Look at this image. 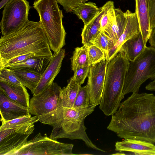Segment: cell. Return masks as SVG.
Returning <instances> with one entry per match:
<instances>
[{
    "label": "cell",
    "instance_id": "1",
    "mask_svg": "<svg viewBox=\"0 0 155 155\" xmlns=\"http://www.w3.org/2000/svg\"><path fill=\"white\" fill-rule=\"evenodd\" d=\"M107 129L120 138L155 143V95L133 93L112 114Z\"/></svg>",
    "mask_w": 155,
    "mask_h": 155
},
{
    "label": "cell",
    "instance_id": "2",
    "mask_svg": "<svg viewBox=\"0 0 155 155\" xmlns=\"http://www.w3.org/2000/svg\"><path fill=\"white\" fill-rule=\"evenodd\" d=\"M33 53L51 60L53 55L40 22L28 21L22 27L0 39V69L17 56Z\"/></svg>",
    "mask_w": 155,
    "mask_h": 155
},
{
    "label": "cell",
    "instance_id": "3",
    "mask_svg": "<svg viewBox=\"0 0 155 155\" xmlns=\"http://www.w3.org/2000/svg\"><path fill=\"white\" fill-rule=\"evenodd\" d=\"M130 61L119 52L107 64L102 97L99 107L106 115H112L124 98L123 94L126 75Z\"/></svg>",
    "mask_w": 155,
    "mask_h": 155
},
{
    "label": "cell",
    "instance_id": "4",
    "mask_svg": "<svg viewBox=\"0 0 155 155\" xmlns=\"http://www.w3.org/2000/svg\"><path fill=\"white\" fill-rule=\"evenodd\" d=\"M97 106L90 104L82 108L63 107L61 117L53 127L49 137L56 140L61 138L81 140L88 147L105 152L97 147L89 139L84 124L85 118L93 112Z\"/></svg>",
    "mask_w": 155,
    "mask_h": 155
},
{
    "label": "cell",
    "instance_id": "5",
    "mask_svg": "<svg viewBox=\"0 0 155 155\" xmlns=\"http://www.w3.org/2000/svg\"><path fill=\"white\" fill-rule=\"evenodd\" d=\"M58 3L57 0H35L33 3L50 48L54 52L65 45L66 34L62 23V12Z\"/></svg>",
    "mask_w": 155,
    "mask_h": 155
},
{
    "label": "cell",
    "instance_id": "6",
    "mask_svg": "<svg viewBox=\"0 0 155 155\" xmlns=\"http://www.w3.org/2000/svg\"><path fill=\"white\" fill-rule=\"evenodd\" d=\"M61 88L53 82L48 88L30 99L31 114L37 116L42 123L54 126L60 119L63 112L60 99Z\"/></svg>",
    "mask_w": 155,
    "mask_h": 155
},
{
    "label": "cell",
    "instance_id": "7",
    "mask_svg": "<svg viewBox=\"0 0 155 155\" xmlns=\"http://www.w3.org/2000/svg\"><path fill=\"white\" fill-rule=\"evenodd\" d=\"M155 79V48L146 47L134 61H130L124 81L123 94L138 93L147 80Z\"/></svg>",
    "mask_w": 155,
    "mask_h": 155
},
{
    "label": "cell",
    "instance_id": "8",
    "mask_svg": "<svg viewBox=\"0 0 155 155\" xmlns=\"http://www.w3.org/2000/svg\"><path fill=\"white\" fill-rule=\"evenodd\" d=\"M74 145L59 142L48 137L37 134L27 143L15 155H73Z\"/></svg>",
    "mask_w": 155,
    "mask_h": 155
},
{
    "label": "cell",
    "instance_id": "9",
    "mask_svg": "<svg viewBox=\"0 0 155 155\" xmlns=\"http://www.w3.org/2000/svg\"><path fill=\"white\" fill-rule=\"evenodd\" d=\"M30 7L27 0H10L5 5L0 23L2 36L17 31L28 21Z\"/></svg>",
    "mask_w": 155,
    "mask_h": 155
},
{
    "label": "cell",
    "instance_id": "10",
    "mask_svg": "<svg viewBox=\"0 0 155 155\" xmlns=\"http://www.w3.org/2000/svg\"><path fill=\"white\" fill-rule=\"evenodd\" d=\"M34 124L0 130V155H15L28 142Z\"/></svg>",
    "mask_w": 155,
    "mask_h": 155
},
{
    "label": "cell",
    "instance_id": "11",
    "mask_svg": "<svg viewBox=\"0 0 155 155\" xmlns=\"http://www.w3.org/2000/svg\"><path fill=\"white\" fill-rule=\"evenodd\" d=\"M107 63L106 60L90 66L87 86L90 104L99 105L102 97Z\"/></svg>",
    "mask_w": 155,
    "mask_h": 155
},
{
    "label": "cell",
    "instance_id": "12",
    "mask_svg": "<svg viewBox=\"0 0 155 155\" xmlns=\"http://www.w3.org/2000/svg\"><path fill=\"white\" fill-rule=\"evenodd\" d=\"M65 53L64 49L54 52L48 65L41 74L40 81L33 94V96L41 93L52 84L54 78L61 70Z\"/></svg>",
    "mask_w": 155,
    "mask_h": 155
},
{
    "label": "cell",
    "instance_id": "13",
    "mask_svg": "<svg viewBox=\"0 0 155 155\" xmlns=\"http://www.w3.org/2000/svg\"><path fill=\"white\" fill-rule=\"evenodd\" d=\"M127 23L124 30L119 38L116 43L110 50L106 57L108 63L116 56L123 43L140 32V28L136 14L132 12L129 10L125 12Z\"/></svg>",
    "mask_w": 155,
    "mask_h": 155
},
{
    "label": "cell",
    "instance_id": "14",
    "mask_svg": "<svg viewBox=\"0 0 155 155\" xmlns=\"http://www.w3.org/2000/svg\"><path fill=\"white\" fill-rule=\"evenodd\" d=\"M0 112L2 123L17 118L31 116L28 107L9 99L0 89Z\"/></svg>",
    "mask_w": 155,
    "mask_h": 155
},
{
    "label": "cell",
    "instance_id": "15",
    "mask_svg": "<svg viewBox=\"0 0 155 155\" xmlns=\"http://www.w3.org/2000/svg\"><path fill=\"white\" fill-rule=\"evenodd\" d=\"M116 151H126L136 155H155V145L153 143L140 140L125 138L115 144Z\"/></svg>",
    "mask_w": 155,
    "mask_h": 155
},
{
    "label": "cell",
    "instance_id": "16",
    "mask_svg": "<svg viewBox=\"0 0 155 155\" xmlns=\"http://www.w3.org/2000/svg\"><path fill=\"white\" fill-rule=\"evenodd\" d=\"M126 23L125 12L119 8H115L112 14L108 25L103 30L111 40L113 47L123 33Z\"/></svg>",
    "mask_w": 155,
    "mask_h": 155
},
{
    "label": "cell",
    "instance_id": "17",
    "mask_svg": "<svg viewBox=\"0 0 155 155\" xmlns=\"http://www.w3.org/2000/svg\"><path fill=\"white\" fill-rule=\"evenodd\" d=\"M136 13L140 30L144 44L146 45L150 35V16L148 0H135Z\"/></svg>",
    "mask_w": 155,
    "mask_h": 155
},
{
    "label": "cell",
    "instance_id": "18",
    "mask_svg": "<svg viewBox=\"0 0 155 155\" xmlns=\"http://www.w3.org/2000/svg\"><path fill=\"white\" fill-rule=\"evenodd\" d=\"M23 85L14 86L0 81V89L11 100L29 108V95Z\"/></svg>",
    "mask_w": 155,
    "mask_h": 155
},
{
    "label": "cell",
    "instance_id": "19",
    "mask_svg": "<svg viewBox=\"0 0 155 155\" xmlns=\"http://www.w3.org/2000/svg\"><path fill=\"white\" fill-rule=\"evenodd\" d=\"M146 47L140 31L124 42L119 52L123 53L130 61H133L143 51Z\"/></svg>",
    "mask_w": 155,
    "mask_h": 155
},
{
    "label": "cell",
    "instance_id": "20",
    "mask_svg": "<svg viewBox=\"0 0 155 155\" xmlns=\"http://www.w3.org/2000/svg\"><path fill=\"white\" fill-rule=\"evenodd\" d=\"M100 10L94 18L87 24L84 25L81 36L83 45L89 46L90 41L94 38L101 31L100 20L104 12V6L100 7Z\"/></svg>",
    "mask_w": 155,
    "mask_h": 155
},
{
    "label": "cell",
    "instance_id": "21",
    "mask_svg": "<svg viewBox=\"0 0 155 155\" xmlns=\"http://www.w3.org/2000/svg\"><path fill=\"white\" fill-rule=\"evenodd\" d=\"M50 60L45 58L35 57L21 62L9 65L5 68L24 69L42 74L48 65Z\"/></svg>",
    "mask_w": 155,
    "mask_h": 155
},
{
    "label": "cell",
    "instance_id": "22",
    "mask_svg": "<svg viewBox=\"0 0 155 155\" xmlns=\"http://www.w3.org/2000/svg\"><path fill=\"white\" fill-rule=\"evenodd\" d=\"M81 87L73 76L68 81L67 85L61 88L60 99L63 107H73L75 98Z\"/></svg>",
    "mask_w": 155,
    "mask_h": 155
},
{
    "label": "cell",
    "instance_id": "23",
    "mask_svg": "<svg viewBox=\"0 0 155 155\" xmlns=\"http://www.w3.org/2000/svg\"><path fill=\"white\" fill-rule=\"evenodd\" d=\"M22 85L29 89L33 94L40 80L41 74L20 69H11Z\"/></svg>",
    "mask_w": 155,
    "mask_h": 155
},
{
    "label": "cell",
    "instance_id": "24",
    "mask_svg": "<svg viewBox=\"0 0 155 155\" xmlns=\"http://www.w3.org/2000/svg\"><path fill=\"white\" fill-rule=\"evenodd\" d=\"M100 8L91 2H84L80 4L73 10L80 19L81 20L84 25L91 21L99 12Z\"/></svg>",
    "mask_w": 155,
    "mask_h": 155
},
{
    "label": "cell",
    "instance_id": "25",
    "mask_svg": "<svg viewBox=\"0 0 155 155\" xmlns=\"http://www.w3.org/2000/svg\"><path fill=\"white\" fill-rule=\"evenodd\" d=\"M88 46H82L75 48L73 56L70 58L71 70L74 71L76 68L85 66H90L87 52Z\"/></svg>",
    "mask_w": 155,
    "mask_h": 155
},
{
    "label": "cell",
    "instance_id": "26",
    "mask_svg": "<svg viewBox=\"0 0 155 155\" xmlns=\"http://www.w3.org/2000/svg\"><path fill=\"white\" fill-rule=\"evenodd\" d=\"M39 120L38 117L36 116H25L14 119L2 123L0 127V130L5 129L16 128L24 125L34 124Z\"/></svg>",
    "mask_w": 155,
    "mask_h": 155
},
{
    "label": "cell",
    "instance_id": "27",
    "mask_svg": "<svg viewBox=\"0 0 155 155\" xmlns=\"http://www.w3.org/2000/svg\"><path fill=\"white\" fill-rule=\"evenodd\" d=\"M90 42L91 45H94L101 50L106 57L109 51L113 47L111 40L102 30Z\"/></svg>",
    "mask_w": 155,
    "mask_h": 155
},
{
    "label": "cell",
    "instance_id": "28",
    "mask_svg": "<svg viewBox=\"0 0 155 155\" xmlns=\"http://www.w3.org/2000/svg\"><path fill=\"white\" fill-rule=\"evenodd\" d=\"M90 105V96L87 85L81 87L75 98L73 108H79Z\"/></svg>",
    "mask_w": 155,
    "mask_h": 155
},
{
    "label": "cell",
    "instance_id": "29",
    "mask_svg": "<svg viewBox=\"0 0 155 155\" xmlns=\"http://www.w3.org/2000/svg\"><path fill=\"white\" fill-rule=\"evenodd\" d=\"M87 52L90 66L106 60L104 52L94 45H92L88 46Z\"/></svg>",
    "mask_w": 155,
    "mask_h": 155
},
{
    "label": "cell",
    "instance_id": "30",
    "mask_svg": "<svg viewBox=\"0 0 155 155\" xmlns=\"http://www.w3.org/2000/svg\"><path fill=\"white\" fill-rule=\"evenodd\" d=\"M0 81L14 86L22 85L12 69L6 68L0 69Z\"/></svg>",
    "mask_w": 155,
    "mask_h": 155
},
{
    "label": "cell",
    "instance_id": "31",
    "mask_svg": "<svg viewBox=\"0 0 155 155\" xmlns=\"http://www.w3.org/2000/svg\"><path fill=\"white\" fill-rule=\"evenodd\" d=\"M90 66L78 68L74 71V73L73 76L77 82L81 86L83 84L86 78L88 76Z\"/></svg>",
    "mask_w": 155,
    "mask_h": 155
},
{
    "label": "cell",
    "instance_id": "32",
    "mask_svg": "<svg viewBox=\"0 0 155 155\" xmlns=\"http://www.w3.org/2000/svg\"><path fill=\"white\" fill-rule=\"evenodd\" d=\"M67 12L73 11V10L80 4L88 0H57Z\"/></svg>",
    "mask_w": 155,
    "mask_h": 155
},
{
    "label": "cell",
    "instance_id": "33",
    "mask_svg": "<svg viewBox=\"0 0 155 155\" xmlns=\"http://www.w3.org/2000/svg\"><path fill=\"white\" fill-rule=\"evenodd\" d=\"M35 57H38L33 53H28L17 56L9 61L2 68L9 65L21 62L29 58Z\"/></svg>",
    "mask_w": 155,
    "mask_h": 155
},
{
    "label": "cell",
    "instance_id": "34",
    "mask_svg": "<svg viewBox=\"0 0 155 155\" xmlns=\"http://www.w3.org/2000/svg\"><path fill=\"white\" fill-rule=\"evenodd\" d=\"M151 31L155 28V0H148Z\"/></svg>",
    "mask_w": 155,
    "mask_h": 155
},
{
    "label": "cell",
    "instance_id": "35",
    "mask_svg": "<svg viewBox=\"0 0 155 155\" xmlns=\"http://www.w3.org/2000/svg\"><path fill=\"white\" fill-rule=\"evenodd\" d=\"M149 42L150 46L155 48V28L151 31Z\"/></svg>",
    "mask_w": 155,
    "mask_h": 155
},
{
    "label": "cell",
    "instance_id": "36",
    "mask_svg": "<svg viewBox=\"0 0 155 155\" xmlns=\"http://www.w3.org/2000/svg\"><path fill=\"white\" fill-rule=\"evenodd\" d=\"M145 89L147 90L155 91V79L146 85Z\"/></svg>",
    "mask_w": 155,
    "mask_h": 155
},
{
    "label": "cell",
    "instance_id": "37",
    "mask_svg": "<svg viewBox=\"0 0 155 155\" xmlns=\"http://www.w3.org/2000/svg\"><path fill=\"white\" fill-rule=\"evenodd\" d=\"M10 0H2L0 3V8H3Z\"/></svg>",
    "mask_w": 155,
    "mask_h": 155
}]
</instances>
